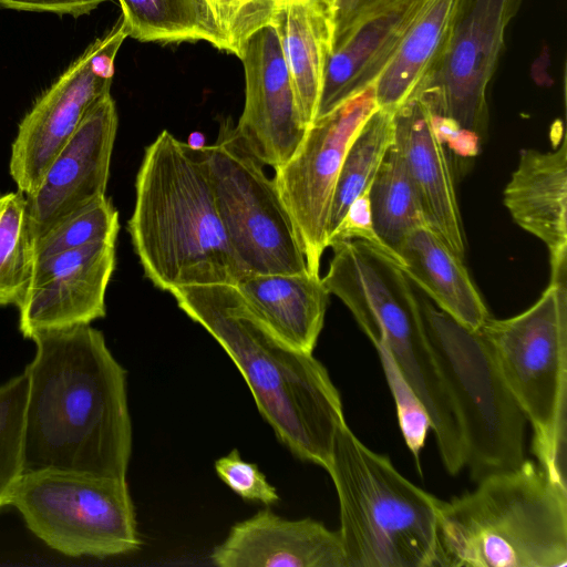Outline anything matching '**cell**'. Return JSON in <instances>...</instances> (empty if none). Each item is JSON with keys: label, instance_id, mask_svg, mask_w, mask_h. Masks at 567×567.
<instances>
[{"label": "cell", "instance_id": "cell-1", "mask_svg": "<svg viewBox=\"0 0 567 567\" xmlns=\"http://www.w3.org/2000/svg\"><path fill=\"white\" fill-rule=\"evenodd\" d=\"M25 368L24 473L58 468L126 480V371L90 324L39 331Z\"/></svg>", "mask_w": 567, "mask_h": 567}, {"label": "cell", "instance_id": "cell-2", "mask_svg": "<svg viewBox=\"0 0 567 567\" xmlns=\"http://www.w3.org/2000/svg\"><path fill=\"white\" fill-rule=\"evenodd\" d=\"M171 293L236 364L278 440L300 460L327 470L346 419L324 365L274 334L236 285L188 286Z\"/></svg>", "mask_w": 567, "mask_h": 567}, {"label": "cell", "instance_id": "cell-3", "mask_svg": "<svg viewBox=\"0 0 567 567\" xmlns=\"http://www.w3.org/2000/svg\"><path fill=\"white\" fill-rule=\"evenodd\" d=\"M145 277L158 289L231 284L244 276L218 213L209 166L168 131L145 148L127 221Z\"/></svg>", "mask_w": 567, "mask_h": 567}, {"label": "cell", "instance_id": "cell-4", "mask_svg": "<svg viewBox=\"0 0 567 567\" xmlns=\"http://www.w3.org/2000/svg\"><path fill=\"white\" fill-rule=\"evenodd\" d=\"M437 567H564L567 486L538 463L492 473L442 501Z\"/></svg>", "mask_w": 567, "mask_h": 567}, {"label": "cell", "instance_id": "cell-5", "mask_svg": "<svg viewBox=\"0 0 567 567\" xmlns=\"http://www.w3.org/2000/svg\"><path fill=\"white\" fill-rule=\"evenodd\" d=\"M326 471L338 495L346 567H437L440 498L365 446L346 422Z\"/></svg>", "mask_w": 567, "mask_h": 567}, {"label": "cell", "instance_id": "cell-6", "mask_svg": "<svg viewBox=\"0 0 567 567\" xmlns=\"http://www.w3.org/2000/svg\"><path fill=\"white\" fill-rule=\"evenodd\" d=\"M567 277L525 311L488 318L478 329L534 431L533 451L551 478L566 483Z\"/></svg>", "mask_w": 567, "mask_h": 567}, {"label": "cell", "instance_id": "cell-7", "mask_svg": "<svg viewBox=\"0 0 567 567\" xmlns=\"http://www.w3.org/2000/svg\"><path fill=\"white\" fill-rule=\"evenodd\" d=\"M425 332L455 406L465 466L475 482L525 461L526 417L478 330L420 300Z\"/></svg>", "mask_w": 567, "mask_h": 567}, {"label": "cell", "instance_id": "cell-8", "mask_svg": "<svg viewBox=\"0 0 567 567\" xmlns=\"http://www.w3.org/2000/svg\"><path fill=\"white\" fill-rule=\"evenodd\" d=\"M27 527L69 557H110L140 548L126 480L44 468L25 472L12 495Z\"/></svg>", "mask_w": 567, "mask_h": 567}, {"label": "cell", "instance_id": "cell-9", "mask_svg": "<svg viewBox=\"0 0 567 567\" xmlns=\"http://www.w3.org/2000/svg\"><path fill=\"white\" fill-rule=\"evenodd\" d=\"M205 153L218 213L244 276L308 270L274 178L230 120Z\"/></svg>", "mask_w": 567, "mask_h": 567}, {"label": "cell", "instance_id": "cell-10", "mask_svg": "<svg viewBox=\"0 0 567 567\" xmlns=\"http://www.w3.org/2000/svg\"><path fill=\"white\" fill-rule=\"evenodd\" d=\"M522 0H460L445 52L413 95L433 113L447 140L476 152L487 127V89L505 31Z\"/></svg>", "mask_w": 567, "mask_h": 567}, {"label": "cell", "instance_id": "cell-11", "mask_svg": "<svg viewBox=\"0 0 567 567\" xmlns=\"http://www.w3.org/2000/svg\"><path fill=\"white\" fill-rule=\"evenodd\" d=\"M377 109L371 85L316 117L293 155L275 168L274 182L312 275H320L321 257L328 248L332 198L346 152Z\"/></svg>", "mask_w": 567, "mask_h": 567}, {"label": "cell", "instance_id": "cell-12", "mask_svg": "<svg viewBox=\"0 0 567 567\" xmlns=\"http://www.w3.org/2000/svg\"><path fill=\"white\" fill-rule=\"evenodd\" d=\"M126 38L128 33L121 16L39 96L21 120L9 161L10 176L20 192L30 195L37 189L89 110L111 92L114 61Z\"/></svg>", "mask_w": 567, "mask_h": 567}, {"label": "cell", "instance_id": "cell-13", "mask_svg": "<svg viewBox=\"0 0 567 567\" xmlns=\"http://www.w3.org/2000/svg\"><path fill=\"white\" fill-rule=\"evenodd\" d=\"M118 126L115 101L105 93L27 196L32 240L71 213L105 196Z\"/></svg>", "mask_w": 567, "mask_h": 567}, {"label": "cell", "instance_id": "cell-14", "mask_svg": "<svg viewBox=\"0 0 567 567\" xmlns=\"http://www.w3.org/2000/svg\"><path fill=\"white\" fill-rule=\"evenodd\" d=\"M115 243H97L34 264L30 287L17 307L24 338L105 317V293L115 269Z\"/></svg>", "mask_w": 567, "mask_h": 567}, {"label": "cell", "instance_id": "cell-15", "mask_svg": "<svg viewBox=\"0 0 567 567\" xmlns=\"http://www.w3.org/2000/svg\"><path fill=\"white\" fill-rule=\"evenodd\" d=\"M245 72V104L238 134L255 156L274 169L301 143L303 123L275 28H261L239 56Z\"/></svg>", "mask_w": 567, "mask_h": 567}, {"label": "cell", "instance_id": "cell-16", "mask_svg": "<svg viewBox=\"0 0 567 567\" xmlns=\"http://www.w3.org/2000/svg\"><path fill=\"white\" fill-rule=\"evenodd\" d=\"M399 150L420 202L425 225L458 257L465 236L450 161L435 117L417 95L393 114Z\"/></svg>", "mask_w": 567, "mask_h": 567}, {"label": "cell", "instance_id": "cell-17", "mask_svg": "<svg viewBox=\"0 0 567 567\" xmlns=\"http://www.w3.org/2000/svg\"><path fill=\"white\" fill-rule=\"evenodd\" d=\"M210 559L219 567H346L339 532L269 509L234 525Z\"/></svg>", "mask_w": 567, "mask_h": 567}, {"label": "cell", "instance_id": "cell-18", "mask_svg": "<svg viewBox=\"0 0 567 567\" xmlns=\"http://www.w3.org/2000/svg\"><path fill=\"white\" fill-rule=\"evenodd\" d=\"M514 221L542 240L550 257V278L567 276V143L553 151L525 148L504 189Z\"/></svg>", "mask_w": 567, "mask_h": 567}, {"label": "cell", "instance_id": "cell-19", "mask_svg": "<svg viewBox=\"0 0 567 567\" xmlns=\"http://www.w3.org/2000/svg\"><path fill=\"white\" fill-rule=\"evenodd\" d=\"M422 0H398L357 25L329 55L317 117L374 84Z\"/></svg>", "mask_w": 567, "mask_h": 567}, {"label": "cell", "instance_id": "cell-20", "mask_svg": "<svg viewBox=\"0 0 567 567\" xmlns=\"http://www.w3.org/2000/svg\"><path fill=\"white\" fill-rule=\"evenodd\" d=\"M265 326L288 346L312 353L323 328L329 291L322 278L298 274H248L236 284Z\"/></svg>", "mask_w": 567, "mask_h": 567}, {"label": "cell", "instance_id": "cell-21", "mask_svg": "<svg viewBox=\"0 0 567 567\" xmlns=\"http://www.w3.org/2000/svg\"><path fill=\"white\" fill-rule=\"evenodd\" d=\"M301 118L317 117L324 72L332 51V20L318 0H282L272 21Z\"/></svg>", "mask_w": 567, "mask_h": 567}, {"label": "cell", "instance_id": "cell-22", "mask_svg": "<svg viewBox=\"0 0 567 567\" xmlns=\"http://www.w3.org/2000/svg\"><path fill=\"white\" fill-rule=\"evenodd\" d=\"M399 265L435 306L463 326L478 330L489 318L463 259L426 225L414 228L398 250Z\"/></svg>", "mask_w": 567, "mask_h": 567}, {"label": "cell", "instance_id": "cell-23", "mask_svg": "<svg viewBox=\"0 0 567 567\" xmlns=\"http://www.w3.org/2000/svg\"><path fill=\"white\" fill-rule=\"evenodd\" d=\"M460 0H422L400 44L374 82L378 107L395 111L413 95L449 44Z\"/></svg>", "mask_w": 567, "mask_h": 567}, {"label": "cell", "instance_id": "cell-24", "mask_svg": "<svg viewBox=\"0 0 567 567\" xmlns=\"http://www.w3.org/2000/svg\"><path fill=\"white\" fill-rule=\"evenodd\" d=\"M368 203L375 237L384 251L399 264L398 250L402 241L414 228L425 225V221L414 186L394 142L368 188Z\"/></svg>", "mask_w": 567, "mask_h": 567}, {"label": "cell", "instance_id": "cell-25", "mask_svg": "<svg viewBox=\"0 0 567 567\" xmlns=\"http://www.w3.org/2000/svg\"><path fill=\"white\" fill-rule=\"evenodd\" d=\"M130 38L140 42L206 41L223 51L200 0H117Z\"/></svg>", "mask_w": 567, "mask_h": 567}, {"label": "cell", "instance_id": "cell-26", "mask_svg": "<svg viewBox=\"0 0 567 567\" xmlns=\"http://www.w3.org/2000/svg\"><path fill=\"white\" fill-rule=\"evenodd\" d=\"M394 111L378 107L351 141L337 179L328 240L352 204L367 193L386 151L394 142Z\"/></svg>", "mask_w": 567, "mask_h": 567}, {"label": "cell", "instance_id": "cell-27", "mask_svg": "<svg viewBox=\"0 0 567 567\" xmlns=\"http://www.w3.org/2000/svg\"><path fill=\"white\" fill-rule=\"evenodd\" d=\"M28 203L19 189L0 195V306L18 307L33 275Z\"/></svg>", "mask_w": 567, "mask_h": 567}, {"label": "cell", "instance_id": "cell-28", "mask_svg": "<svg viewBox=\"0 0 567 567\" xmlns=\"http://www.w3.org/2000/svg\"><path fill=\"white\" fill-rule=\"evenodd\" d=\"M118 212L105 196L71 213L33 241L34 264L97 243H115Z\"/></svg>", "mask_w": 567, "mask_h": 567}, {"label": "cell", "instance_id": "cell-29", "mask_svg": "<svg viewBox=\"0 0 567 567\" xmlns=\"http://www.w3.org/2000/svg\"><path fill=\"white\" fill-rule=\"evenodd\" d=\"M29 392L25 371L0 385V508L11 505L24 474V419Z\"/></svg>", "mask_w": 567, "mask_h": 567}, {"label": "cell", "instance_id": "cell-30", "mask_svg": "<svg viewBox=\"0 0 567 567\" xmlns=\"http://www.w3.org/2000/svg\"><path fill=\"white\" fill-rule=\"evenodd\" d=\"M223 51L239 58L247 41L271 21L282 0H200Z\"/></svg>", "mask_w": 567, "mask_h": 567}, {"label": "cell", "instance_id": "cell-31", "mask_svg": "<svg viewBox=\"0 0 567 567\" xmlns=\"http://www.w3.org/2000/svg\"><path fill=\"white\" fill-rule=\"evenodd\" d=\"M374 348L394 398L401 433L421 473L420 454L431 429L430 415L386 347L379 343Z\"/></svg>", "mask_w": 567, "mask_h": 567}, {"label": "cell", "instance_id": "cell-32", "mask_svg": "<svg viewBox=\"0 0 567 567\" xmlns=\"http://www.w3.org/2000/svg\"><path fill=\"white\" fill-rule=\"evenodd\" d=\"M215 471L233 492L246 501L270 505L279 499L276 488L258 466L243 460L236 449L216 460Z\"/></svg>", "mask_w": 567, "mask_h": 567}, {"label": "cell", "instance_id": "cell-33", "mask_svg": "<svg viewBox=\"0 0 567 567\" xmlns=\"http://www.w3.org/2000/svg\"><path fill=\"white\" fill-rule=\"evenodd\" d=\"M396 1L398 0H336L331 13L332 51L342 43L357 25L389 8Z\"/></svg>", "mask_w": 567, "mask_h": 567}, {"label": "cell", "instance_id": "cell-34", "mask_svg": "<svg viewBox=\"0 0 567 567\" xmlns=\"http://www.w3.org/2000/svg\"><path fill=\"white\" fill-rule=\"evenodd\" d=\"M110 0H0V6L21 11L51 12L74 18L89 14Z\"/></svg>", "mask_w": 567, "mask_h": 567}, {"label": "cell", "instance_id": "cell-35", "mask_svg": "<svg viewBox=\"0 0 567 567\" xmlns=\"http://www.w3.org/2000/svg\"><path fill=\"white\" fill-rule=\"evenodd\" d=\"M186 143L193 150H202L205 147V138L200 133H193Z\"/></svg>", "mask_w": 567, "mask_h": 567}, {"label": "cell", "instance_id": "cell-36", "mask_svg": "<svg viewBox=\"0 0 567 567\" xmlns=\"http://www.w3.org/2000/svg\"><path fill=\"white\" fill-rule=\"evenodd\" d=\"M318 1L320 3H322L329 10L330 14L332 13L336 0H318Z\"/></svg>", "mask_w": 567, "mask_h": 567}]
</instances>
